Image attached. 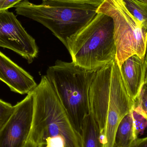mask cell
Instances as JSON below:
<instances>
[{
	"instance_id": "cell-5",
	"label": "cell",
	"mask_w": 147,
	"mask_h": 147,
	"mask_svg": "<svg viewBox=\"0 0 147 147\" xmlns=\"http://www.w3.org/2000/svg\"><path fill=\"white\" fill-rule=\"evenodd\" d=\"M97 13L105 14L113 19L115 59L119 68L133 55H138L144 59L147 30L129 12L123 0H105L98 8Z\"/></svg>"
},
{
	"instance_id": "cell-10",
	"label": "cell",
	"mask_w": 147,
	"mask_h": 147,
	"mask_svg": "<svg viewBox=\"0 0 147 147\" xmlns=\"http://www.w3.org/2000/svg\"><path fill=\"white\" fill-rule=\"evenodd\" d=\"M81 135L82 147H102L99 128L90 113L84 119Z\"/></svg>"
},
{
	"instance_id": "cell-21",
	"label": "cell",
	"mask_w": 147,
	"mask_h": 147,
	"mask_svg": "<svg viewBox=\"0 0 147 147\" xmlns=\"http://www.w3.org/2000/svg\"></svg>"
},
{
	"instance_id": "cell-7",
	"label": "cell",
	"mask_w": 147,
	"mask_h": 147,
	"mask_svg": "<svg viewBox=\"0 0 147 147\" xmlns=\"http://www.w3.org/2000/svg\"><path fill=\"white\" fill-rule=\"evenodd\" d=\"M0 47L13 51L29 63L38 53L34 39L28 34L14 14L8 10L0 11Z\"/></svg>"
},
{
	"instance_id": "cell-6",
	"label": "cell",
	"mask_w": 147,
	"mask_h": 147,
	"mask_svg": "<svg viewBox=\"0 0 147 147\" xmlns=\"http://www.w3.org/2000/svg\"><path fill=\"white\" fill-rule=\"evenodd\" d=\"M0 131V147H24L29 140L34 112L32 92L16 105Z\"/></svg>"
},
{
	"instance_id": "cell-2",
	"label": "cell",
	"mask_w": 147,
	"mask_h": 147,
	"mask_svg": "<svg viewBox=\"0 0 147 147\" xmlns=\"http://www.w3.org/2000/svg\"><path fill=\"white\" fill-rule=\"evenodd\" d=\"M98 7L55 1L35 4L23 0L14 7L16 13L44 25L67 48L70 39L95 17Z\"/></svg>"
},
{
	"instance_id": "cell-11",
	"label": "cell",
	"mask_w": 147,
	"mask_h": 147,
	"mask_svg": "<svg viewBox=\"0 0 147 147\" xmlns=\"http://www.w3.org/2000/svg\"><path fill=\"white\" fill-rule=\"evenodd\" d=\"M131 111L121 121L115 138V147H128L134 140Z\"/></svg>"
},
{
	"instance_id": "cell-14",
	"label": "cell",
	"mask_w": 147,
	"mask_h": 147,
	"mask_svg": "<svg viewBox=\"0 0 147 147\" xmlns=\"http://www.w3.org/2000/svg\"><path fill=\"white\" fill-rule=\"evenodd\" d=\"M133 120L134 137L135 140L142 134L147 127V120L143 116L132 109L131 110Z\"/></svg>"
},
{
	"instance_id": "cell-3",
	"label": "cell",
	"mask_w": 147,
	"mask_h": 147,
	"mask_svg": "<svg viewBox=\"0 0 147 147\" xmlns=\"http://www.w3.org/2000/svg\"><path fill=\"white\" fill-rule=\"evenodd\" d=\"M97 71L58 60L48 68L45 75L80 134L84 119L90 113L89 90Z\"/></svg>"
},
{
	"instance_id": "cell-16",
	"label": "cell",
	"mask_w": 147,
	"mask_h": 147,
	"mask_svg": "<svg viewBox=\"0 0 147 147\" xmlns=\"http://www.w3.org/2000/svg\"><path fill=\"white\" fill-rule=\"evenodd\" d=\"M55 1L65 2L86 3L99 7L103 2L105 0H43V1Z\"/></svg>"
},
{
	"instance_id": "cell-9",
	"label": "cell",
	"mask_w": 147,
	"mask_h": 147,
	"mask_svg": "<svg viewBox=\"0 0 147 147\" xmlns=\"http://www.w3.org/2000/svg\"><path fill=\"white\" fill-rule=\"evenodd\" d=\"M120 69L128 93L134 100L139 96L144 84V59L138 55H133L123 62Z\"/></svg>"
},
{
	"instance_id": "cell-4",
	"label": "cell",
	"mask_w": 147,
	"mask_h": 147,
	"mask_svg": "<svg viewBox=\"0 0 147 147\" xmlns=\"http://www.w3.org/2000/svg\"><path fill=\"white\" fill-rule=\"evenodd\" d=\"M113 19L97 13L95 17L68 42L72 62L88 70H98L112 63L116 48Z\"/></svg>"
},
{
	"instance_id": "cell-8",
	"label": "cell",
	"mask_w": 147,
	"mask_h": 147,
	"mask_svg": "<svg viewBox=\"0 0 147 147\" xmlns=\"http://www.w3.org/2000/svg\"><path fill=\"white\" fill-rule=\"evenodd\" d=\"M0 80L20 94L32 92L38 85L33 78L0 51Z\"/></svg>"
},
{
	"instance_id": "cell-20",
	"label": "cell",
	"mask_w": 147,
	"mask_h": 147,
	"mask_svg": "<svg viewBox=\"0 0 147 147\" xmlns=\"http://www.w3.org/2000/svg\"><path fill=\"white\" fill-rule=\"evenodd\" d=\"M138 1L147 5V0H138Z\"/></svg>"
},
{
	"instance_id": "cell-15",
	"label": "cell",
	"mask_w": 147,
	"mask_h": 147,
	"mask_svg": "<svg viewBox=\"0 0 147 147\" xmlns=\"http://www.w3.org/2000/svg\"><path fill=\"white\" fill-rule=\"evenodd\" d=\"M14 109L10 104L0 99V131L11 116Z\"/></svg>"
},
{
	"instance_id": "cell-12",
	"label": "cell",
	"mask_w": 147,
	"mask_h": 147,
	"mask_svg": "<svg viewBox=\"0 0 147 147\" xmlns=\"http://www.w3.org/2000/svg\"><path fill=\"white\" fill-rule=\"evenodd\" d=\"M129 12L147 30V5L138 0H123Z\"/></svg>"
},
{
	"instance_id": "cell-17",
	"label": "cell",
	"mask_w": 147,
	"mask_h": 147,
	"mask_svg": "<svg viewBox=\"0 0 147 147\" xmlns=\"http://www.w3.org/2000/svg\"><path fill=\"white\" fill-rule=\"evenodd\" d=\"M128 147H147V136L144 138H137Z\"/></svg>"
},
{
	"instance_id": "cell-18",
	"label": "cell",
	"mask_w": 147,
	"mask_h": 147,
	"mask_svg": "<svg viewBox=\"0 0 147 147\" xmlns=\"http://www.w3.org/2000/svg\"><path fill=\"white\" fill-rule=\"evenodd\" d=\"M145 73H144V83H147V51L144 58Z\"/></svg>"
},
{
	"instance_id": "cell-19",
	"label": "cell",
	"mask_w": 147,
	"mask_h": 147,
	"mask_svg": "<svg viewBox=\"0 0 147 147\" xmlns=\"http://www.w3.org/2000/svg\"><path fill=\"white\" fill-rule=\"evenodd\" d=\"M24 147H40V146L31 140H29L26 143Z\"/></svg>"
},
{
	"instance_id": "cell-1",
	"label": "cell",
	"mask_w": 147,
	"mask_h": 147,
	"mask_svg": "<svg viewBox=\"0 0 147 147\" xmlns=\"http://www.w3.org/2000/svg\"><path fill=\"white\" fill-rule=\"evenodd\" d=\"M32 92L33 116L29 140L41 147H82L81 134L45 75Z\"/></svg>"
},
{
	"instance_id": "cell-13",
	"label": "cell",
	"mask_w": 147,
	"mask_h": 147,
	"mask_svg": "<svg viewBox=\"0 0 147 147\" xmlns=\"http://www.w3.org/2000/svg\"><path fill=\"white\" fill-rule=\"evenodd\" d=\"M134 101L132 109L147 120V83L143 84L139 96Z\"/></svg>"
}]
</instances>
